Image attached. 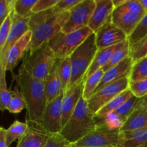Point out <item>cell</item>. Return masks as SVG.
I'll return each instance as SVG.
<instances>
[{
    "mask_svg": "<svg viewBox=\"0 0 147 147\" xmlns=\"http://www.w3.org/2000/svg\"><path fill=\"white\" fill-rule=\"evenodd\" d=\"M12 78L17 82L27 103L26 121L43 124V116L47 106L44 80L33 78L22 66L18 74L12 73Z\"/></svg>",
    "mask_w": 147,
    "mask_h": 147,
    "instance_id": "1",
    "label": "cell"
},
{
    "mask_svg": "<svg viewBox=\"0 0 147 147\" xmlns=\"http://www.w3.org/2000/svg\"><path fill=\"white\" fill-rule=\"evenodd\" d=\"M96 127L97 123L89 111L87 100L82 96L60 134L70 144H76L93 131Z\"/></svg>",
    "mask_w": 147,
    "mask_h": 147,
    "instance_id": "2",
    "label": "cell"
},
{
    "mask_svg": "<svg viewBox=\"0 0 147 147\" xmlns=\"http://www.w3.org/2000/svg\"><path fill=\"white\" fill-rule=\"evenodd\" d=\"M56 60L54 52L48 42H46L32 53L26 52L21 66L33 78L45 81L54 67Z\"/></svg>",
    "mask_w": 147,
    "mask_h": 147,
    "instance_id": "3",
    "label": "cell"
},
{
    "mask_svg": "<svg viewBox=\"0 0 147 147\" xmlns=\"http://www.w3.org/2000/svg\"><path fill=\"white\" fill-rule=\"evenodd\" d=\"M98 50L96 34L93 33L72 53L70 56L72 77L69 88L86 77Z\"/></svg>",
    "mask_w": 147,
    "mask_h": 147,
    "instance_id": "4",
    "label": "cell"
},
{
    "mask_svg": "<svg viewBox=\"0 0 147 147\" xmlns=\"http://www.w3.org/2000/svg\"><path fill=\"white\" fill-rule=\"evenodd\" d=\"M93 33V32L88 27L67 34L61 31L48 42V45L57 58H65L70 57L72 53Z\"/></svg>",
    "mask_w": 147,
    "mask_h": 147,
    "instance_id": "5",
    "label": "cell"
},
{
    "mask_svg": "<svg viewBox=\"0 0 147 147\" xmlns=\"http://www.w3.org/2000/svg\"><path fill=\"white\" fill-rule=\"evenodd\" d=\"M70 11L56 14L36 26L32 32V37L27 52L32 53L62 31L70 17Z\"/></svg>",
    "mask_w": 147,
    "mask_h": 147,
    "instance_id": "6",
    "label": "cell"
},
{
    "mask_svg": "<svg viewBox=\"0 0 147 147\" xmlns=\"http://www.w3.org/2000/svg\"><path fill=\"white\" fill-rule=\"evenodd\" d=\"M129 86V78L113 82L92 95L87 100L89 111L93 116L118 95L127 90Z\"/></svg>",
    "mask_w": 147,
    "mask_h": 147,
    "instance_id": "7",
    "label": "cell"
},
{
    "mask_svg": "<svg viewBox=\"0 0 147 147\" xmlns=\"http://www.w3.org/2000/svg\"><path fill=\"white\" fill-rule=\"evenodd\" d=\"M120 129H110L103 123H98L93 131L75 144L90 147H118Z\"/></svg>",
    "mask_w": 147,
    "mask_h": 147,
    "instance_id": "8",
    "label": "cell"
},
{
    "mask_svg": "<svg viewBox=\"0 0 147 147\" xmlns=\"http://www.w3.org/2000/svg\"><path fill=\"white\" fill-rule=\"evenodd\" d=\"M96 7V0H82L70 10V17L62 32L65 34L88 27L91 16Z\"/></svg>",
    "mask_w": 147,
    "mask_h": 147,
    "instance_id": "9",
    "label": "cell"
},
{
    "mask_svg": "<svg viewBox=\"0 0 147 147\" xmlns=\"http://www.w3.org/2000/svg\"><path fill=\"white\" fill-rule=\"evenodd\" d=\"M30 17L22 18L12 11V25L4 47L0 50V69L6 70V63L8 53L14 45L20 40L26 33L30 31L29 21Z\"/></svg>",
    "mask_w": 147,
    "mask_h": 147,
    "instance_id": "10",
    "label": "cell"
},
{
    "mask_svg": "<svg viewBox=\"0 0 147 147\" xmlns=\"http://www.w3.org/2000/svg\"><path fill=\"white\" fill-rule=\"evenodd\" d=\"M27 130L18 141L17 147H45L53 134L50 133L42 123L26 121Z\"/></svg>",
    "mask_w": 147,
    "mask_h": 147,
    "instance_id": "11",
    "label": "cell"
},
{
    "mask_svg": "<svg viewBox=\"0 0 147 147\" xmlns=\"http://www.w3.org/2000/svg\"><path fill=\"white\" fill-rule=\"evenodd\" d=\"M95 34L98 50L112 47L128 40L127 34L113 24L112 20L105 24Z\"/></svg>",
    "mask_w": 147,
    "mask_h": 147,
    "instance_id": "12",
    "label": "cell"
},
{
    "mask_svg": "<svg viewBox=\"0 0 147 147\" xmlns=\"http://www.w3.org/2000/svg\"><path fill=\"white\" fill-rule=\"evenodd\" d=\"M64 93L50 103H47L43 116V125L50 133L60 134L62 126V102Z\"/></svg>",
    "mask_w": 147,
    "mask_h": 147,
    "instance_id": "13",
    "label": "cell"
},
{
    "mask_svg": "<svg viewBox=\"0 0 147 147\" xmlns=\"http://www.w3.org/2000/svg\"><path fill=\"white\" fill-rule=\"evenodd\" d=\"M86 76L64 93L62 102V126L66 124L83 96Z\"/></svg>",
    "mask_w": 147,
    "mask_h": 147,
    "instance_id": "14",
    "label": "cell"
},
{
    "mask_svg": "<svg viewBox=\"0 0 147 147\" xmlns=\"http://www.w3.org/2000/svg\"><path fill=\"white\" fill-rule=\"evenodd\" d=\"M138 99L139 98L135 96L131 97L119 109L101 119V122H103L102 123L110 129H120L131 115Z\"/></svg>",
    "mask_w": 147,
    "mask_h": 147,
    "instance_id": "15",
    "label": "cell"
},
{
    "mask_svg": "<svg viewBox=\"0 0 147 147\" xmlns=\"http://www.w3.org/2000/svg\"><path fill=\"white\" fill-rule=\"evenodd\" d=\"M114 9L113 0H96V7L88 24V27L93 33H96L105 24L111 21Z\"/></svg>",
    "mask_w": 147,
    "mask_h": 147,
    "instance_id": "16",
    "label": "cell"
},
{
    "mask_svg": "<svg viewBox=\"0 0 147 147\" xmlns=\"http://www.w3.org/2000/svg\"><path fill=\"white\" fill-rule=\"evenodd\" d=\"M133 64L134 62L132 59L130 57H128L121 63H119L118 65L112 67L106 72H104V75L102 78L101 81L96 88L94 93H97L106 85H109L113 82L117 81V80L125 78H129L130 76L131 71Z\"/></svg>",
    "mask_w": 147,
    "mask_h": 147,
    "instance_id": "17",
    "label": "cell"
},
{
    "mask_svg": "<svg viewBox=\"0 0 147 147\" xmlns=\"http://www.w3.org/2000/svg\"><path fill=\"white\" fill-rule=\"evenodd\" d=\"M142 17L121 8H116L113 10L111 20L113 24L123 30L129 37L134 31Z\"/></svg>",
    "mask_w": 147,
    "mask_h": 147,
    "instance_id": "18",
    "label": "cell"
},
{
    "mask_svg": "<svg viewBox=\"0 0 147 147\" xmlns=\"http://www.w3.org/2000/svg\"><path fill=\"white\" fill-rule=\"evenodd\" d=\"M32 37V32L30 30L10 49L7 55V63H6L7 71H13L14 67L18 65L20 60L23 59V57L30 45Z\"/></svg>",
    "mask_w": 147,
    "mask_h": 147,
    "instance_id": "19",
    "label": "cell"
},
{
    "mask_svg": "<svg viewBox=\"0 0 147 147\" xmlns=\"http://www.w3.org/2000/svg\"><path fill=\"white\" fill-rule=\"evenodd\" d=\"M146 144V129L120 131L118 147H144Z\"/></svg>",
    "mask_w": 147,
    "mask_h": 147,
    "instance_id": "20",
    "label": "cell"
},
{
    "mask_svg": "<svg viewBox=\"0 0 147 147\" xmlns=\"http://www.w3.org/2000/svg\"><path fill=\"white\" fill-rule=\"evenodd\" d=\"M45 93L47 104L57 98L62 93H63L62 83L57 73L56 63L50 74L45 80Z\"/></svg>",
    "mask_w": 147,
    "mask_h": 147,
    "instance_id": "21",
    "label": "cell"
},
{
    "mask_svg": "<svg viewBox=\"0 0 147 147\" xmlns=\"http://www.w3.org/2000/svg\"><path fill=\"white\" fill-rule=\"evenodd\" d=\"M138 129L147 130V108H139L134 110L120 131H129Z\"/></svg>",
    "mask_w": 147,
    "mask_h": 147,
    "instance_id": "22",
    "label": "cell"
},
{
    "mask_svg": "<svg viewBox=\"0 0 147 147\" xmlns=\"http://www.w3.org/2000/svg\"><path fill=\"white\" fill-rule=\"evenodd\" d=\"M134 95L132 92L128 88L127 90H124L118 95L116 98L111 100L108 104H106L104 107L102 108L94 116V118L96 120H101L104 119L105 117L108 116L109 113L115 111L121 107L126 100H129L131 97H132Z\"/></svg>",
    "mask_w": 147,
    "mask_h": 147,
    "instance_id": "23",
    "label": "cell"
},
{
    "mask_svg": "<svg viewBox=\"0 0 147 147\" xmlns=\"http://www.w3.org/2000/svg\"><path fill=\"white\" fill-rule=\"evenodd\" d=\"M119 44L112 46V47H107V48L98 50L97 53H96V56H95L94 59H93V62H92L91 65H90V68H89L87 74H86V77L91 76L95 72L103 68L109 63L112 54L115 51V50L119 47Z\"/></svg>",
    "mask_w": 147,
    "mask_h": 147,
    "instance_id": "24",
    "label": "cell"
},
{
    "mask_svg": "<svg viewBox=\"0 0 147 147\" xmlns=\"http://www.w3.org/2000/svg\"><path fill=\"white\" fill-rule=\"evenodd\" d=\"M56 66L62 83L63 92L65 93L69 88L72 77V67L70 57L57 58Z\"/></svg>",
    "mask_w": 147,
    "mask_h": 147,
    "instance_id": "25",
    "label": "cell"
},
{
    "mask_svg": "<svg viewBox=\"0 0 147 147\" xmlns=\"http://www.w3.org/2000/svg\"><path fill=\"white\" fill-rule=\"evenodd\" d=\"M129 54H130V44L129 40H126L119 44V47L112 54L109 63L102 68V70L104 72H106L112 67L118 65L126 57H129Z\"/></svg>",
    "mask_w": 147,
    "mask_h": 147,
    "instance_id": "26",
    "label": "cell"
},
{
    "mask_svg": "<svg viewBox=\"0 0 147 147\" xmlns=\"http://www.w3.org/2000/svg\"><path fill=\"white\" fill-rule=\"evenodd\" d=\"M27 123L15 121L9 128L6 129V141H7V147L16 140H20L24 135L27 130Z\"/></svg>",
    "mask_w": 147,
    "mask_h": 147,
    "instance_id": "27",
    "label": "cell"
},
{
    "mask_svg": "<svg viewBox=\"0 0 147 147\" xmlns=\"http://www.w3.org/2000/svg\"><path fill=\"white\" fill-rule=\"evenodd\" d=\"M104 75V71L102 69L97 70L91 76L86 77L84 88L83 92V98L88 100L96 91V88L100 84L101 79Z\"/></svg>",
    "mask_w": 147,
    "mask_h": 147,
    "instance_id": "28",
    "label": "cell"
},
{
    "mask_svg": "<svg viewBox=\"0 0 147 147\" xmlns=\"http://www.w3.org/2000/svg\"><path fill=\"white\" fill-rule=\"evenodd\" d=\"M27 109V103L22 93L18 86L11 90V98L7 107V110L11 113H19Z\"/></svg>",
    "mask_w": 147,
    "mask_h": 147,
    "instance_id": "29",
    "label": "cell"
},
{
    "mask_svg": "<svg viewBox=\"0 0 147 147\" xmlns=\"http://www.w3.org/2000/svg\"><path fill=\"white\" fill-rule=\"evenodd\" d=\"M6 72V70L0 69V109L2 111L7 110V106L11 98V90L7 88Z\"/></svg>",
    "mask_w": 147,
    "mask_h": 147,
    "instance_id": "30",
    "label": "cell"
},
{
    "mask_svg": "<svg viewBox=\"0 0 147 147\" xmlns=\"http://www.w3.org/2000/svg\"><path fill=\"white\" fill-rule=\"evenodd\" d=\"M147 78V58L144 57L134 63L131 67L129 82H135Z\"/></svg>",
    "mask_w": 147,
    "mask_h": 147,
    "instance_id": "31",
    "label": "cell"
},
{
    "mask_svg": "<svg viewBox=\"0 0 147 147\" xmlns=\"http://www.w3.org/2000/svg\"><path fill=\"white\" fill-rule=\"evenodd\" d=\"M37 0H15L14 7V14L22 18L31 17L33 15L32 11Z\"/></svg>",
    "mask_w": 147,
    "mask_h": 147,
    "instance_id": "32",
    "label": "cell"
},
{
    "mask_svg": "<svg viewBox=\"0 0 147 147\" xmlns=\"http://www.w3.org/2000/svg\"><path fill=\"white\" fill-rule=\"evenodd\" d=\"M147 36V13L142 17L141 21L138 24L137 27L132 32V34L128 37L130 45L138 42L143 40Z\"/></svg>",
    "mask_w": 147,
    "mask_h": 147,
    "instance_id": "33",
    "label": "cell"
},
{
    "mask_svg": "<svg viewBox=\"0 0 147 147\" xmlns=\"http://www.w3.org/2000/svg\"><path fill=\"white\" fill-rule=\"evenodd\" d=\"M147 55V36L138 42L130 45L129 57L134 63L146 57Z\"/></svg>",
    "mask_w": 147,
    "mask_h": 147,
    "instance_id": "34",
    "label": "cell"
},
{
    "mask_svg": "<svg viewBox=\"0 0 147 147\" xmlns=\"http://www.w3.org/2000/svg\"><path fill=\"white\" fill-rule=\"evenodd\" d=\"M129 88L134 96L138 98H143L147 95V78L135 82H129Z\"/></svg>",
    "mask_w": 147,
    "mask_h": 147,
    "instance_id": "35",
    "label": "cell"
},
{
    "mask_svg": "<svg viewBox=\"0 0 147 147\" xmlns=\"http://www.w3.org/2000/svg\"><path fill=\"white\" fill-rule=\"evenodd\" d=\"M13 11V10H12ZM12 11L6 18L0 27V50L4 47L12 25Z\"/></svg>",
    "mask_w": 147,
    "mask_h": 147,
    "instance_id": "36",
    "label": "cell"
},
{
    "mask_svg": "<svg viewBox=\"0 0 147 147\" xmlns=\"http://www.w3.org/2000/svg\"><path fill=\"white\" fill-rule=\"evenodd\" d=\"M118 8H121L132 14L142 16V17H144L146 14L142 7V4L139 2V0H128L126 4Z\"/></svg>",
    "mask_w": 147,
    "mask_h": 147,
    "instance_id": "37",
    "label": "cell"
},
{
    "mask_svg": "<svg viewBox=\"0 0 147 147\" xmlns=\"http://www.w3.org/2000/svg\"><path fill=\"white\" fill-rule=\"evenodd\" d=\"M81 1L82 0H59L57 4L53 9L56 14H60L69 11Z\"/></svg>",
    "mask_w": 147,
    "mask_h": 147,
    "instance_id": "38",
    "label": "cell"
},
{
    "mask_svg": "<svg viewBox=\"0 0 147 147\" xmlns=\"http://www.w3.org/2000/svg\"><path fill=\"white\" fill-rule=\"evenodd\" d=\"M15 0H1L0 1V24H2L9 15L14 7Z\"/></svg>",
    "mask_w": 147,
    "mask_h": 147,
    "instance_id": "39",
    "label": "cell"
},
{
    "mask_svg": "<svg viewBox=\"0 0 147 147\" xmlns=\"http://www.w3.org/2000/svg\"><path fill=\"white\" fill-rule=\"evenodd\" d=\"M59 0H37L35 4L33 7L32 11L33 14L47 11L54 7Z\"/></svg>",
    "mask_w": 147,
    "mask_h": 147,
    "instance_id": "40",
    "label": "cell"
},
{
    "mask_svg": "<svg viewBox=\"0 0 147 147\" xmlns=\"http://www.w3.org/2000/svg\"><path fill=\"white\" fill-rule=\"evenodd\" d=\"M71 144L60 134H55L50 136L45 147H70Z\"/></svg>",
    "mask_w": 147,
    "mask_h": 147,
    "instance_id": "41",
    "label": "cell"
},
{
    "mask_svg": "<svg viewBox=\"0 0 147 147\" xmlns=\"http://www.w3.org/2000/svg\"><path fill=\"white\" fill-rule=\"evenodd\" d=\"M139 108H147V95L144 96L143 98L138 99L137 102L135 105L134 109H139Z\"/></svg>",
    "mask_w": 147,
    "mask_h": 147,
    "instance_id": "42",
    "label": "cell"
},
{
    "mask_svg": "<svg viewBox=\"0 0 147 147\" xmlns=\"http://www.w3.org/2000/svg\"><path fill=\"white\" fill-rule=\"evenodd\" d=\"M0 147H7L6 141V129L0 128Z\"/></svg>",
    "mask_w": 147,
    "mask_h": 147,
    "instance_id": "43",
    "label": "cell"
},
{
    "mask_svg": "<svg viewBox=\"0 0 147 147\" xmlns=\"http://www.w3.org/2000/svg\"><path fill=\"white\" fill-rule=\"evenodd\" d=\"M128 0H113V4L114 6V8H118V7H121L124 4H126Z\"/></svg>",
    "mask_w": 147,
    "mask_h": 147,
    "instance_id": "44",
    "label": "cell"
},
{
    "mask_svg": "<svg viewBox=\"0 0 147 147\" xmlns=\"http://www.w3.org/2000/svg\"><path fill=\"white\" fill-rule=\"evenodd\" d=\"M139 2L142 4V7L146 11V13H147V0H139Z\"/></svg>",
    "mask_w": 147,
    "mask_h": 147,
    "instance_id": "45",
    "label": "cell"
},
{
    "mask_svg": "<svg viewBox=\"0 0 147 147\" xmlns=\"http://www.w3.org/2000/svg\"><path fill=\"white\" fill-rule=\"evenodd\" d=\"M70 147H90V146H78V145L75 144H72L71 146Z\"/></svg>",
    "mask_w": 147,
    "mask_h": 147,
    "instance_id": "46",
    "label": "cell"
},
{
    "mask_svg": "<svg viewBox=\"0 0 147 147\" xmlns=\"http://www.w3.org/2000/svg\"><path fill=\"white\" fill-rule=\"evenodd\" d=\"M144 147H147V144H146V146H145Z\"/></svg>",
    "mask_w": 147,
    "mask_h": 147,
    "instance_id": "47",
    "label": "cell"
},
{
    "mask_svg": "<svg viewBox=\"0 0 147 147\" xmlns=\"http://www.w3.org/2000/svg\"><path fill=\"white\" fill-rule=\"evenodd\" d=\"M146 58H147V55H146Z\"/></svg>",
    "mask_w": 147,
    "mask_h": 147,
    "instance_id": "48",
    "label": "cell"
}]
</instances>
